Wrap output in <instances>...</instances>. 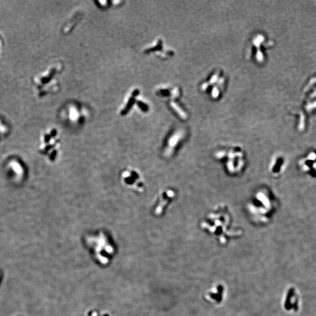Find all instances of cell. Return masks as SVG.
I'll return each mask as SVG.
<instances>
[{"mask_svg":"<svg viewBox=\"0 0 316 316\" xmlns=\"http://www.w3.org/2000/svg\"><path fill=\"white\" fill-rule=\"evenodd\" d=\"M121 183L126 188L138 193L145 190V181L141 172L132 167L124 169L120 174Z\"/></svg>","mask_w":316,"mask_h":316,"instance_id":"6da1fadb","label":"cell"},{"mask_svg":"<svg viewBox=\"0 0 316 316\" xmlns=\"http://www.w3.org/2000/svg\"><path fill=\"white\" fill-rule=\"evenodd\" d=\"M225 84L224 75L220 71H216L212 74L207 82L203 83L201 89L211 97L217 98L224 91Z\"/></svg>","mask_w":316,"mask_h":316,"instance_id":"7a4b0ae2","label":"cell"},{"mask_svg":"<svg viewBox=\"0 0 316 316\" xmlns=\"http://www.w3.org/2000/svg\"><path fill=\"white\" fill-rule=\"evenodd\" d=\"M265 38L263 36L258 35H256L253 38L249 44V46L248 49V57L249 59L251 58H254L256 61L258 62H262L263 59V52H262L263 42Z\"/></svg>","mask_w":316,"mask_h":316,"instance_id":"3957f363","label":"cell"}]
</instances>
